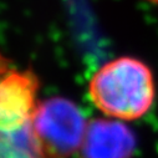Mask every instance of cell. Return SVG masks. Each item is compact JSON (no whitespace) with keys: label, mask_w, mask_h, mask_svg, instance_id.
Returning a JSON list of instances; mask_svg holds the SVG:
<instances>
[{"label":"cell","mask_w":158,"mask_h":158,"mask_svg":"<svg viewBox=\"0 0 158 158\" xmlns=\"http://www.w3.org/2000/svg\"><path fill=\"white\" fill-rule=\"evenodd\" d=\"M89 95L105 117L133 122L142 118L154 102V78L142 61L128 56L117 57L92 75Z\"/></svg>","instance_id":"1"},{"label":"cell","mask_w":158,"mask_h":158,"mask_svg":"<svg viewBox=\"0 0 158 158\" xmlns=\"http://www.w3.org/2000/svg\"><path fill=\"white\" fill-rule=\"evenodd\" d=\"M87 123L73 102L52 97L40 102L32 125L46 158H71L78 154Z\"/></svg>","instance_id":"2"},{"label":"cell","mask_w":158,"mask_h":158,"mask_svg":"<svg viewBox=\"0 0 158 158\" xmlns=\"http://www.w3.org/2000/svg\"><path fill=\"white\" fill-rule=\"evenodd\" d=\"M40 82L31 70L2 65L0 84V126L32 121L37 107Z\"/></svg>","instance_id":"3"},{"label":"cell","mask_w":158,"mask_h":158,"mask_svg":"<svg viewBox=\"0 0 158 158\" xmlns=\"http://www.w3.org/2000/svg\"><path fill=\"white\" fill-rule=\"evenodd\" d=\"M136 139L122 121L102 117L89 121L78 158H132Z\"/></svg>","instance_id":"4"},{"label":"cell","mask_w":158,"mask_h":158,"mask_svg":"<svg viewBox=\"0 0 158 158\" xmlns=\"http://www.w3.org/2000/svg\"><path fill=\"white\" fill-rule=\"evenodd\" d=\"M34 120L0 126V158H46L34 132Z\"/></svg>","instance_id":"5"},{"label":"cell","mask_w":158,"mask_h":158,"mask_svg":"<svg viewBox=\"0 0 158 158\" xmlns=\"http://www.w3.org/2000/svg\"><path fill=\"white\" fill-rule=\"evenodd\" d=\"M147 2H149V3H152V4H154L156 6H158V0H147Z\"/></svg>","instance_id":"6"}]
</instances>
